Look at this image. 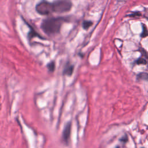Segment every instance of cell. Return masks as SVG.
Segmentation results:
<instances>
[{"instance_id":"7c38bea8","label":"cell","mask_w":148,"mask_h":148,"mask_svg":"<svg viewBox=\"0 0 148 148\" xmlns=\"http://www.w3.org/2000/svg\"><path fill=\"white\" fill-rule=\"evenodd\" d=\"M127 140V136H124V137H123L121 139V141H123V142H126Z\"/></svg>"},{"instance_id":"8992f818","label":"cell","mask_w":148,"mask_h":148,"mask_svg":"<svg viewBox=\"0 0 148 148\" xmlns=\"http://www.w3.org/2000/svg\"><path fill=\"white\" fill-rule=\"evenodd\" d=\"M92 24H93L92 22L91 21L85 20L83 23V28L84 29H87L92 25Z\"/></svg>"},{"instance_id":"9c48e42d","label":"cell","mask_w":148,"mask_h":148,"mask_svg":"<svg viewBox=\"0 0 148 148\" xmlns=\"http://www.w3.org/2000/svg\"><path fill=\"white\" fill-rule=\"evenodd\" d=\"M147 35H148V31H147V28L144 24H143V31L141 34V36H142V37L144 38V37L147 36Z\"/></svg>"},{"instance_id":"8fae6325","label":"cell","mask_w":148,"mask_h":148,"mask_svg":"<svg viewBox=\"0 0 148 148\" xmlns=\"http://www.w3.org/2000/svg\"><path fill=\"white\" fill-rule=\"evenodd\" d=\"M136 63L138 64H143L145 65L147 63V61L145 59L143 58H140L139 59H138V60L136 61Z\"/></svg>"},{"instance_id":"52a82bcc","label":"cell","mask_w":148,"mask_h":148,"mask_svg":"<svg viewBox=\"0 0 148 148\" xmlns=\"http://www.w3.org/2000/svg\"><path fill=\"white\" fill-rule=\"evenodd\" d=\"M138 78L140 79L145 80L148 82V73L146 72H142L138 75Z\"/></svg>"},{"instance_id":"ba28073f","label":"cell","mask_w":148,"mask_h":148,"mask_svg":"<svg viewBox=\"0 0 148 148\" xmlns=\"http://www.w3.org/2000/svg\"><path fill=\"white\" fill-rule=\"evenodd\" d=\"M47 68L49 69V71L50 72H53L55 69V63L54 61H51L47 64Z\"/></svg>"},{"instance_id":"5b68a950","label":"cell","mask_w":148,"mask_h":148,"mask_svg":"<svg viewBox=\"0 0 148 148\" xmlns=\"http://www.w3.org/2000/svg\"><path fill=\"white\" fill-rule=\"evenodd\" d=\"M74 69V66L73 65H72L71 63L68 62L65 64L64 71H63V73L66 76H71L72 74L73 73Z\"/></svg>"},{"instance_id":"30bf717a","label":"cell","mask_w":148,"mask_h":148,"mask_svg":"<svg viewBox=\"0 0 148 148\" xmlns=\"http://www.w3.org/2000/svg\"><path fill=\"white\" fill-rule=\"evenodd\" d=\"M28 36H29V39H31L34 36H38V34L36 32H35L34 29H32L28 34Z\"/></svg>"},{"instance_id":"277c9868","label":"cell","mask_w":148,"mask_h":148,"mask_svg":"<svg viewBox=\"0 0 148 148\" xmlns=\"http://www.w3.org/2000/svg\"><path fill=\"white\" fill-rule=\"evenodd\" d=\"M71 131V122H68L65 126L64 130L62 132V138L64 142L66 143H68L69 142V139L70 138Z\"/></svg>"},{"instance_id":"7a4b0ae2","label":"cell","mask_w":148,"mask_h":148,"mask_svg":"<svg viewBox=\"0 0 148 148\" xmlns=\"http://www.w3.org/2000/svg\"><path fill=\"white\" fill-rule=\"evenodd\" d=\"M54 12L65 13L69 11L72 3L69 0H57L53 3Z\"/></svg>"},{"instance_id":"4fadbf2b","label":"cell","mask_w":148,"mask_h":148,"mask_svg":"<svg viewBox=\"0 0 148 148\" xmlns=\"http://www.w3.org/2000/svg\"><path fill=\"white\" fill-rule=\"evenodd\" d=\"M120 1H124V0H120Z\"/></svg>"},{"instance_id":"6da1fadb","label":"cell","mask_w":148,"mask_h":148,"mask_svg":"<svg viewBox=\"0 0 148 148\" xmlns=\"http://www.w3.org/2000/svg\"><path fill=\"white\" fill-rule=\"evenodd\" d=\"M66 21L64 17H52L45 19L41 24L43 31L48 35L59 33L62 25Z\"/></svg>"},{"instance_id":"3957f363","label":"cell","mask_w":148,"mask_h":148,"mask_svg":"<svg viewBox=\"0 0 148 148\" xmlns=\"http://www.w3.org/2000/svg\"><path fill=\"white\" fill-rule=\"evenodd\" d=\"M36 10L40 15H48L54 12L53 3L45 0L42 1L36 5Z\"/></svg>"}]
</instances>
